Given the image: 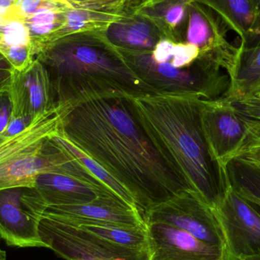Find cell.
<instances>
[{"label":"cell","mask_w":260,"mask_h":260,"mask_svg":"<svg viewBox=\"0 0 260 260\" xmlns=\"http://www.w3.org/2000/svg\"><path fill=\"white\" fill-rule=\"evenodd\" d=\"M149 260H232L225 247L206 244L163 223H146Z\"/></svg>","instance_id":"5bb4252c"},{"label":"cell","mask_w":260,"mask_h":260,"mask_svg":"<svg viewBox=\"0 0 260 260\" xmlns=\"http://www.w3.org/2000/svg\"><path fill=\"white\" fill-rule=\"evenodd\" d=\"M69 4L58 7L44 8L21 20L27 27L34 55H37L47 45L50 37L62 26L64 12Z\"/></svg>","instance_id":"ffe728a7"},{"label":"cell","mask_w":260,"mask_h":260,"mask_svg":"<svg viewBox=\"0 0 260 260\" xmlns=\"http://www.w3.org/2000/svg\"><path fill=\"white\" fill-rule=\"evenodd\" d=\"M192 0H144L134 12L149 20L164 38L185 43L189 7Z\"/></svg>","instance_id":"2e32d148"},{"label":"cell","mask_w":260,"mask_h":260,"mask_svg":"<svg viewBox=\"0 0 260 260\" xmlns=\"http://www.w3.org/2000/svg\"><path fill=\"white\" fill-rule=\"evenodd\" d=\"M212 9L244 42L259 22L251 0H192Z\"/></svg>","instance_id":"ac0fdd59"},{"label":"cell","mask_w":260,"mask_h":260,"mask_svg":"<svg viewBox=\"0 0 260 260\" xmlns=\"http://www.w3.org/2000/svg\"><path fill=\"white\" fill-rule=\"evenodd\" d=\"M53 1L61 2V3H68V2L71 1V0H53Z\"/></svg>","instance_id":"d590c367"},{"label":"cell","mask_w":260,"mask_h":260,"mask_svg":"<svg viewBox=\"0 0 260 260\" xmlns=\"http://www.w3.org/2000/svg\"><path fill=\"white\" fill-rule=\"evenodd\" d=\"M253 94H255V95L258 96V97L260 98V85L256 88V91L253 92Z\"/></svg>","instance_id":"e575fe53"},{"label":"cell","mask_w":260,"mask_h":260,"mask_svg":"<svg viewBox=\"0 0 260 260\" xmlns=\"http://www.w3.org/2000/svg\"><path fill=\"white\" fill-rule=\"evenodd\" d=\"M142 124L154 142L209 206L216 209L231 187L227 170L205 136L202 99L190 96L133 97Z\"/></svg>","instance_id":"7a4b0ae2"},{"label":"cell","mask_w":260,"mask_h":260,"mask_svg":"<svg viewBox=\"0 0 260 260\" xmlns=\"http://www.w3.org/2000/svg\"><path fill=\"white\" fill-rule=\"evenodd\" d=\"M252 3H253V7H254L255 10H256V13H257L258 18H259V22L260 21V0H251Z\"/></svg>","instance_id":"1f68e13d"},{"label":"cell","mask_w":260,"mask_h":260,"mask_svg":"<svg viewBox=\"0 0 260 260\" xmlns=\"http://www.w3.org/2000/svg\"><path fill=\"white\" fill-rule=\"evenodd\" d=\"M13 70H0V94L8 92Z\"/></svg>","instance_id":"f546056e"},{"label":"cell","mask_w":260,"mask_h":260,"mask_svg":"<svg viewBox=\"0 0 260 260\" xmlns=\"http://www.w3.org/2000/svg\"><path fill=\"white\" fill-rule=\"evenodd\" d=\"M79 227L125 248L148 250L149 247L147 228L107 225H82Z\"/></svg>","instance_id":"603a6c76"},{"label":"cell","mask_w":260,"mask_h":260,"mask_svg":"<svg viewBox=\"0 0 260 260\" xmlns=\"http://www.w3.org/2000/svg\"><path fill=\"white\" fill-rule=\"evenodd\" d=\"M44 214L78 226L147 228L139 210L117 195L102 196L91 203L78 206H47Z\"/></svg>","instance_id":"7c38bea8"},{"label":"cell","mask_w":260,"mask_h":260,"mask_svg":"<svg viewBox=\"0 0 260 260\" xmlns=\"http://www.w3.org/2000/svg\"><path fill=\"white\" fill-rule=\"evenodd\" d=\"M241 46L244 47H254L260 46V21L252 30L245 41L244 42H241Z\"/></svg>","instance_id":"f1b7e54d"},{"label":"cell","mask_w":260,"mask_h":260,"mask_svg":"<svg viewBox=\"0 0 260 260\" xmlns=\"http://www.w3.org/2000/svg\"><path fill=\"white\" fill-rule=\"evenodd\" d=\"M73 105L52 108L24 131L0 143V189L33 187L41 174L75 169L76 160L54 137Z\"/></svg>","instance_id":"277c9868"},{"label":"cell","mask_w":260,"mask_h":260,"mask_svg":"<svg viewBox=\"0 0 260 260\" xmlns=\"http://www.w3.org/2000/svg\"><path fill=\"white\" fill-rule=\"evenodd\" d=\"M229 30L212 9L191 2L185 43L197 46L200 49V56L218 64L231 77L236 67L239 47L229 42Z\"/></svg>","instance_id":"8fae6325"},{"label":"cell","mask_w":260,"mask_h":260,"mask_svg":"<svg viewBox=\"0 0 260 260\" xmlns=\"http://www.w3.org/2000/svg\"><path fill=\"white\" fill-rule=\"evenodd\" d=\"M47 207L35 187L0 189V238L10 247H45L39 223Z\"/></svg>","instance_id":"9c48e42d"},{"label":"cell","mask_w":260,"mask_h":260,"mask_svg":"<svg viewBox=\"0 0 260 260\" xmlns=\"http://www.w3.org/2000/svg\"><path fill=\"white\" fill-rule=\"evenodd\" d=\"M234 190L253 206L260 208V168L244 159H232L227 166Z\"/></svg>","instance_id":"44dd1931"},{"label":"cell","mask_w":260,"mask_h":260,"mask_svg":"<svg viewBox=\"0 0 260 260\" xmlns=\"http://www.w3.org/2000/svg\"><path fill=\"white\" fill-rule=\"evenodd\" d=\"M33 187L47 206H78L102 196L117 195L84 168L73 172L41 174Z\"/></svg>","instance_id":"4fadbf2b"},{"label":"cell","mask_w":260,"mask_h":260,"mask_svg":"<svg viewBox=\"0 0 260 260\" xmlns=\"http://www.w3.org/2000/svg\"><path fill=\"white\" fill-rule=\"evenodd\" d=\"M132 71L155 94L190 96L202 100L224 97L230 77L213 61L199 56L187 69L174 68L169 62H156L148 52L117 48Z\"/></svg>","instance_id":"5b68a950"},{"label":"cell","mask_w":260,"mask_h":260,"mask_svg":"<svg viewBox=\"0 0 260 260\" xmlns=\"http://www.w3.org/2000/svg\"><path fill=\"white\" fill-rule=\"evenodd\" d=\"M232 260L260 256V213L231 186L215 209Z\"/></svg>","instance_id":"30bf717a"},{"label":"cell","mask_w":260,"mask_h":260,"mask_svg":"<svg viewBox=\"0 0 260 260\" xmlns=\"http://www.w3.org/2000/svg\"><path fill=\"white\" fill-rule=\"evenodd\" d=\"M103 31L67 35L37 55L48 75L54 106L119 94H155L132 71Z\"/></svg>","instance_id":"3957f363"},{"label":"cell","mask_w":260,"mask_h":260,"mask_svg":"<svg viewBox=\"0 0 260 260\" xmlns=\"http://www.w3.org/2000/svg\"><path fill=\"white\" fill-rule=\"evenodd\" d=\"M8 94L14 117L27 115L36 120L56 107L52 102L48 75L36 58L24 70H13Z\"/></svg>","instance_id":"9a60e30c"},{"label":"cell","mask_w":260,"mask_h":260,"mask_svg":"<svg viewBox=\"0 0 260 260\" xmlns=\"http://www.w3.org/2000/svg\"><path fill=\"white\" fill-rule=\"evenodd\" d=\"M2 238H0V244H1ZM0 260H6V252L3 250L0 247Z\"/></svg>","instance_id":"d6a6232c"},{"label":"cell","mask_w":260,"mask_h":260,"mask_svg":"<svg viewBox=\"0 0 260 260\" xmlns=\"http://www.w3.org/2000/svg\"><path fill=\"white\" fill-rule=\"evenodd\" d=\"M144 220L145 223L173 226L206 244L227 248L225 235L215 209L192 189L183 191L150 209Z\"/></svg>","instance_id":"ba28073f"},{"label":"cell","mask_w":260,"mask_h":260,"mask_svg":"<svg viewBox=\"0 0 260 260\" xmlns=\"http://www.w3.org/2000/svg\"><path fill=\"white\" fill-rule=\"evenodd\" d=\"M68 4V3L53 0H16L14 6L3 15V21L21 20L44 8L58 7Z\"/></svg>","instance_id":"cb8c5ba5"},{"label":"cell","mask_w":260,"mask_h":260,"mask_svg":"<svg viewBox=\"0 0 260 260\" xmlns=\"http://www.w3.org/2000/svg\"><path fill=\"white\" fill-rule=\"evenodd\" d=\"M39 235L45 247L67 260H149V250L120 247L47 214L40 221Z\"/></svg>","instance_id":"8992f818"},{"label":"cell","mask_w":260,"mask_h":260,"mask_svg":"<svg viewBox=\"0 0 260 260\" xmlns=\"http://www.w3.org/2000/svg\"><path fill=\"white\" fill-rule=\"evenodd\" d=\"M237 157L244 159L260 168V133L248 142Z\"/></svg>","instance_id":"4316f807"},{"label":"cell","mask_w":260,"mask_h":260,"mask_svg":"<svg viewBox=\"0 0 260 260\" xmlns=\"http://www.w3.org/2000/svg\"><path fill=\"white\" fill-rule=\"evenodd\" d=\"M133 98L119 94L74 104L59 133L131 194L144 218L191 188L142 124Z\"/></svg>","instance_id":"6da1fadb"},{"label":"cell","mask_w":260,"mask_h":260,"mask_svg":"<svg viewBox=\"0 0 260 260\" xmlns=\"http://www.w3.org/2000/svg\"><path fill=\"white\" fill-rule=\"evenodd\" d=\"M0 70H13L11 64L1 53H0Z\"/></svg>","instance_id":"4dcf8cb0"},{"label":"cell","mask_w":260,"mask_h":260,"mask_svg":"<svg viewBox=\"0 0 260 260\" xmlns=\"http://www.w3.org/2000/svg\"><path fill=\"white\" fill-rule=\"evenodd\" d=\"M55 139L57 141L58 143L73 157L76 159L82 166L88 171L93 177H95L98 180H100L102 183L105 185L107 187L109 188L111 191L115 192L119 197H121L123 200L129 203L131 206L136 207L134 199L132 197L131 194L114 179V177L111 175L106 170L104 169L99 163L93 160L92 158L87 155L83 151H81L76 145L70 142L68 139H66L59 131L55 134Z\"/></svg>","instance_id":"7402d4cb"},{"label":"cell","mask_w":260,"mask_h":260,"mask_svg":"<svg viewBox=\"0 0 260 260\" xmlns=\"http://www.w3.org/2000/svg\"><path fill=\"white\" fill-rule=\"evenodd\" d=\"M237 108L249 118L260 123V98L255 94L232 102Z\"/></svg>","instance_id":"d4e9b609"},{"label":"cell","mask_w":260,"mask_h":260,"mask_svg":"<svg viewBox=\"0 0 260 260\" xmlns=\"http://www.w3.org/2000/svg\"><path fill=\"white\" fill-rule=\"evenodd\" d=\"M241 260H260V256H252V257H247Z\"/></svg>","instance_id":"836d02e7"},{"label":"cell","mask_w":260,"mask_h":260,"mask_svg":"<svg viewBox=\"0 0 260 260\" xmlns=\"http://www.w3.org/2000/svg\"><path fill=\"white\" fill-rule=\"evenodd\" d=\"M201 120L212 154L226 168L260 133V123L243 114L226 98L202 100Z\"/></svg>","instance_id":"52a82bcc"},{"label":"cell","mask_w":260,"mask_h":260,"mask_svg":"<svg viewBox=\"0 0 260 260\" xmlns=\"http://www.w3.org/2000/svg\"><path fill=\"white\" fill-rule=\"evenodd\" d=\"M35 120L31 117L27 115L21 116V117L11 116L10 120H9L6 129L0 135V143L24 131Z\"/></svg>","instance_id":"484cf974"},{"label":"cell","mask_w":260,"mask_h":260,"mask_svg":"<svg viewBox=\"0 0 260 260\" xmlns=\"http://www.w3.org/2000/svg\"><path fill=\"white\" fill-rule=\"evenodd\" d=\"M103 33L114 47L135 51H151L165 39L149 20L136 12L114 21Z\"/></svg>","instance_id":"e0dca14e"},{"label":"cell","mask_w":260,"mask_h":260,"mask_svg":"<svg viewBox=\"0 0 260 260\" xmlns=\"http://www.w3.org/2000/svg\"><path fill=\"white\" fill-rule=\"evenodd\" d=\"M230 80V87L224 98L234 102L253 94L260 85V46L240 45L236 67Z\"/></svg>","instance_id":"d6986e66"},{"label":"cell","mask_w":260,"mask_h":260,"mask_svg":"<svg viewBox=\"0 0 260 260\" xmlns=\"http://www.w3.org/2000/svg\"><path fill=\"white\" fill-rule=\"evenodd\" d=\"M12 108L8 92L0 94V135L4 132L12 116Z\"/></svg>","instance_id":"83f0119b"}]
</instances>
